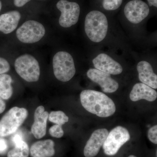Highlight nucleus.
Listing matches in <instances>:
<instances>
[{
  "label": "nucleus",
  "instance_id": "nucleus-4",
  "mask_svg": "<svg viewBox=\"0 0 157 157\" xmlns=\"http://www.w3.org/2000/svg\"><path fill=\"white\" fill-rule=\"evenodd\" d=\"M52 65L55 76L59 81H70L76 73L73 57L67 52H57L53 57Z\"/></svg>",
  "mask_w": 157,
  "mask_h": 157
},
{
  "label": "nucleus",
  "instance_id": "nucleus-21",
  "mask_svg": "<svg viewBox=\"0 0 157 157\" xmlns=\"http://www.w3.org/2000/svg\"><path fill=\"white\" fill-rule=\"evenodd\" d=\"M123 0H103V6L108 11H113L118 9L122 3Z\"/></svg>",
  "mask_w": 157,
  "mask_h": 157
},
{
  "label": "nucleus",
  "instance_id": "nucleus-28",
  "mask_svg": "<svg viewBox=\"0 0 157 157\" xmlns=\"http://www.w3.org/2000/svg\"><path fill=\"white\" fill-rule=\"evenodd\" d=\"M6 103L4 102L2 99L0 97V114L4 112L5 109H6Z\"/></svg>",
  "mask_w": 157,
  "mask_h": 157
},
{
  "label": "nucleus",
  "instance_id": "nucleus-2",
  "mask_svg": "<svg viewBox=\"0 0 157 157\" xmlns=\"http://www.w3.org/2000/svg\"><path fill=\"white\" fill-rule=\"evenodd\" d=\"M85 31L89 39L94 42L103 41L107 33L108 21L106 15L98 11H92L86 15Z\"/></svg>",
  "mask_w": 157,
  "mask_h": 157
},
{
  "label": "nucleus",
  "instance_id": "nucleus-24",
  "mask_svg": "<svg viewBox=\"0 0 157 157\" xmlns=\"http://www.w3.org/2000/svg\"><path fill=\"white\" fill-rule=\"evenodd\" d=\"M10 69V66L7 60L0 57V75L9 72Z\"/></svg>",
  "mask_w": 157,
  "mask_h": 157
},
{
  "label": "nucleus",
  "instance_id": "nucleus-20",
  "mask_svg": "<svg viewBox=\"0 0 157 157\" xmlns=\"http://www.w3.org/2000/svg\"><path fill=\"white\" fill-rule=\"evenodd\" d=\"M48 119L51 122L62 125L69 121L67 116L62 111H52L48 115Z\"/></svg>",
  "mask_w": 157,
  "mask_h": 157
},
{
  "label": "nucleus",
  "instance_id": "nucleus-17",
  "mask_svg": "<svg viewBox=\"0 0 157 157\" xmlns=\"http://www.w3.org/2000/svg\"><path fill=\"white\" fill-rule=\"evenodd\" d=\"M21 15L18 11H13L0 15V31L8 34L15 30Z\"/></svg>",
  "mask_w": 157,
  "mask_h": 157
},
{
  "label": "nucleus",
  "instance_id": "nucleus-29",
  "mask_svg": "<svg viewBox=\"0 0 157 157\" xmlns=\"http://www.w3.org/2000/svg\"><path fill=\"white\" fill-rule=\"evenodd\" d=\"M147 1L150 6L157 7V0H147Z\"/></svg>",
  "mask_w": 157,
  "mask_h": 157
},
{
  "label": "nucleus",
  "instance_id": "nucleus-19",
  "mask_svg": "<svg viewBox=\"0 0 157 157\" xmlns=\"http://www.w3.org/2000/svg\"><path fill=\"white\" fill-rule=\"evenodd\" d=\"M14 148L8 152V157H28L29 147L27 144L22 140L15 144Z\"/></svg>",
  "mask_w": 157,
  "mask_h": 157
},
{
  "label": "nucleus",
  "instance_id": "nucleus-23",
  "mask_svg": "<svg viewBox=\"0 0 157 157\" xmlns=\"http://www.w3.org/2000/svg\"><path fill=\"white\" fill-rule=\"evenodd\" d=\"M148 138L152 143L157 144V126H154L149 129L148 131Z\"/></svg>",
  "mask_w": 157,
  "mask_h": 157
},
{
  "label": "nucleus",
  "instance_id": "nucleus-30",
  "mask_svg": "<svg viewBox=\"0 0 157 157\" xmlns=\"http://www.w3.org/2000/svg\"><path fill=\"white\" fill-rule=\"evenodd\" d=\"M2 2H1V1H0V11H1V9H2Z\"/></svg>",
  "mask_w": 157,
  "mask_h": 157
},
{
  "label": "nucleus",
  "instance_id": "nucleus-7",
  "mask_svg": "<svg viewBox=\"0 0 157 157\" xmlns=\"http://www.w3.org/2000/svg\"><path fill=\"white\" fill-rule=\"evenodd\" d=\"M45 29L42 24L34 20H29L17 29L16 36L21 42L31 44L40 41L45 35Z\"/></svg>",
  "mask_w": 157,
  "mask_h": 157
},
{
  "label": "nucleus",
  "instance_id": "nucleus-26",
  "mask_svg": "<svg viewBox=\"0 0 157 157\" xmlns=\"http://www.w3.org/2000/svg\"><path fill=\"white\" fill-rule=\"evenodd\" d=\"M22 140H23L22 137L19 134H16L14 135L12 138V142L14 144V145L20 143Z\"/></svg>",
  "mask_w": 157,
  "mask_h": 157
},
{
  "label": "nucleus",
  "instance_id": "nucleus-22",
  "mask_svg": "<svg viewBox=\"0 0 157 157\" xmlns=\"http://www.w3.org/2000/svg\"><path fill=\"white\" fill-rule=\"evenodd\" d=\"M49 132L51 136L56 138H60L63 136L64 134L62 125L56 124L51 127L49 130Z\"/></svg>",
  "mask_w": 157,
  "mask_h": 157
},
{
  "label": "nucleus",
  "instance_id": "nucleus-18",
  "mask_svg": "<svg viewBox=\"0 0 157 157\" xmlns=\"http://www.w3.org/2000/svg\"><path fill=\"white\" fill-rule=\"evenodd\" d=\"M12 78L10 75L4 74L0 75V97L7 100L10 99L13 94Z\"/></svg>",
  "mask_w": 157,
  "mask_h": 157
},
{
  "label": "nucleus",
  "instance_id": "nucleus-11",
  "mask_svg": "<svg viewBox=\"0 0 157 157\" xmlns=\"http://www.w3.org/2000/svg\"><path fill=\"white\" fill-rule=\"evenodd\" d=\"M107 129H99L93 132L85 146L83 153L85 157H95L108 136Z\"/></svg>",
  "mask_w": 157,
  "mask_h": 157
},
{
  "label": "nucleus",
  "instance_id": "nucleus-3",
  "mask_svg": "<svg viewBox=\"0 0 157 157\" xmlns=\"http://www.w3.org/2000/svg\"><path fill=\"white\" fill-rule=\"evenodd\" d=\"M28 115L25 108L13 107L0 120V137H5L15 133Z\"/></svg>",
  "mask_w": 157,
  "mask_h": 157
},
{
  "label": "nucleus",
  "instance_id": "nucleus-5",
  "mask_svg": "<svg viewBox=\"0 0 157 157\" xmlns=\"http://www.w3.org/2000/svg\"><path fill=\"white\" fill-rule=\"evenodd\" d=\"M14 68L20 77L28 82L38 81L40 77L39 63L30 55L25 54L17 58L14 63Z\"/></svg>",
  "mask_w": 157,
  "mask_h": 157
},
{
  "label": "nucleus",
  "instance_id": "nucleus-14",
  "mask_svg": "<svg viewBox=\"0 0 157 157\" xmlns=\"http://www.w3.org/2000/svg\"><path fill=\"white\" fill-rule=\"evenodd\" d=\"M137 69L139 80L142 83L157 89V76L150 63L145 61H140L137 64Z\"/></svg>",
  "mask_w": 157,
  "mask_h": 157
},
{
  "label": "nucleus",
  "instance_id": "nucleus-16",
  "mask_svg": "<svg viewBox=\"0 0 157 157\" xmlns=\"http://www.w3.org/2000/svg\"><path fill=\"white\" fill-rule=\"evenodd\" d=\"M53 140L47 139L39 140L31 146L30 154L32 157H52L54 155L55 150Z\"/></svg>",
  "mask_w": 157,
  "mask_h": 157
},
{
  "label": "nucleus",
  "instance_id": "nucleus-1",
  "mask_svg": "<svg viewBox=\"0 0 157 157\" xmlns=\"http://www.w3.org/2000/svg\"><path fill=\"white\" fill-rule=\"evenodd\" d=\"M82 105L87 111L99 117H107L115 113L113 101L104 93L86 90L80 94Z\"/></svg>",
  "mask_w": 157,
  "mask_h": 157
},
{
  "label": "nucleus",
  "instance_id": "nucleus-25",
  "mask_svg": "<svg viewBox=\"0 0 157 157\" xmlns=\"http://www.w3.org/2000/svg\"><path fill=\"white\" fill-rule=\"evenodd\" d=\"M8 144L5 139L0 138V154L6 152L8 149Z\"/></svg>",
  "mask_w": 157,
  "mask_h": 157
},
{
  "label": "nucleus",
  "instance_id": "nucleus-13",
  "mask_svg": "<svg viewBox=\"0 0 157 157\" xmlns=\"http://www.w3.org/2000/svg\"><path fill=\"white\" fill-rule=\"evenodd\" d=\"M49 113L45 111L43 106H40L34 113V123L31 128V132L36 139H40L46 134L47 121Z\"/></svg>",
  "mask_w": 157,
  "mask_h": 157
},
{
  "label": "nucleus",
  "instance_id": "nucleus-12",
  "mask_svg": "<svg viewBox=\"0 0 157 157\" xmlns=\"http://www.w3.org/2000/svg\"><path fill=\"white\" fill-rule=\"evenodd\" d=\"M96 69L110 75H118L122 72V67L108 55L101 53L93 60Z\"/></svg>",
  "mask_w": 157,
  "mask_h": 157
},
{
  "label": "nucleus",
  "instance_id": "nucleus-31",
  "mask_svg": "<svg viewBox=\"0 0 157 157\" xmlns=\"http://www.w3.org/2000/svg\"><path fill=\"white\" fill-rule=\"evenodd\" d=\"M128 157H137L136 156H135V155H131L129 156Z\"/></svg>",
  "mask_w": 157,
  "mask_h": 157
},
{
  "label": "nucleus",
  "instance_id": "nucleus-9",
  "mask_svg": "<svg viewBox=\"0 0 157 157\" xmlns=\"http://www.w3.org/2000/svg\"><path fill=\"white\" fill-rule=\"evenodd\" d=\"M127 19L132 23H139L145 19L149 13L148 5L141 0H132L128 2L124 9Z\"/></svg>",
  "mask_w": 157,
  "mask_h": 157
},
{
  "label": "nucleus",
  "instance_id": "nucleus-27",
  "mask_svg": "<svg viewBox=\"0 0 157 157\" xmlns=\"http://www.w3.org/2000/svg\"><path fill=\"white\" fill-rule=\"evenodd\" d=\"M30 1L31 0H14V4L16 7H21Z\"/></svg>",
  "mask_w": 157,
  "mask_h": 157
},
{
  "label": "nucleus",
  "instance_id": "nucleus-10",
  "mask_svg": "<svg viewBox=\"0 0 157 157\" xmlns=\"http://www.w3.org/2000/svg\"><path fill=\"white\" fill-rule=\"evenodd\" d=\"M87 76L92 81L99 84L104 92H115L118 89V83L108 73L96 69H90L87 71Z\"/></svg>",
  "mask_w": 157,
  "mask_h": 157
},
{
  "label": "nucleus",
  "instance_id": "nucleus-8",
  "mask_svg": "<svg viewBox=\"0 0 157 157\" xmlns=\"http://www.w3.org/2000/svg\"><path fill=\"white\" fill-rule=\"evenodd\" d=\"M56 7L61 12L59 18L60 25L69 28L77 23L80 11V7L77 3L60 0L57 3Z\"/></svg>",
  "mask_w": 157,
  "mask_h": 157
},
{
  "label": "nucleus",
  "instance_id": "nucleus-15",
  "mask_svg": "<svg viewBox=\"0 0 157 157\" xmlns=\"http://www.w3.org/2000/svg\"><path fill=\"white\" fill-rule=\"evenodd\" d=\"M157 98V92L153 89L143 83L135 84L130 94V99L134 102L142 99L153 102Z\"/></svg>",
  "mask_w": 157,
  "mask_h": 157
},
{
  "label": "nucleus",
  "instance_id": "nucleus-6",
  "mask_svg": "<svg viewBox=\"0 0 157 157\" xmlns=\"http://www.w3.org/2000/svg\"><path fill=\"white\" fill-rule=\"evenodd\" d=\"M130 138V134L126 128L122 126L116 127L108 133L102 146L104 153L108 156L114 155Z\"/></svg>",
  "mask_w": 157,
  "mask_h": 157
}]
</instances>
